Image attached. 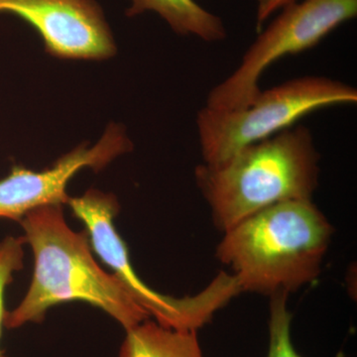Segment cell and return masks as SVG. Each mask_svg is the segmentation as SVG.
Segmentation results:
<instances>
[{
    "label": "cell",
    "mask_w": 357,
    "mask_h": 357,
    "mask_svg": "<svg viewBox=\"0 0 357 357\" xmlns=\"http://www.w3.org/2000/svg\"><path fill=\"white\" fill-rule=\"evenodd\" d=\"M119 357H204L197 332L142 321L126 330Z\"/></svg>",
    "instance_id": "cell-10"
},
{
    "label": "cell",
    "mask_w": 357,
    "mask_h": 357,
    "mask_svg": "<svg viewBox=\"0 0 357 357\" xmlns=\"http://www.w3.org/2000/svg\"><path fill=\"white\" fill-rule=\"evenodd\" d=\"M128 16L154 11L170 25L174 31L195 36L208 43L227 38V28L220 16L199 6L196 0H131Z\"/></svg>",
    "instance_id": "cell-9"
},
{
    "label": "cell",
    "mask_w": 357,
    "mask_h": 357,
    "mask_svg": "<svg viewBox=\"0 0 357 357\" xmlns=\"http://www.w3.org/2000/svg\"><path fill=\"white\" fill-rule=\"evenodd\" d=\"M24 238L6 237L0 243V335L4 319V291L13 281L14 272L20 271L23 266V244ZM0 357H4L0 351Z\"/></svg>",
    "instance_id": "cell-12"
},
{
    "label": "cell",
    "mask_w": 357,
    "mask_h": 357,
    "mask_svg": "<svg viewBox=\"0 0 357 357\" xmlns=\"http://www.w3.org/2000/svg\"><path fill=\"white\" fill-rule=\"evenodd\" d=\"M288 294L277 293L270 300L269 349L267 357H302L291 337L292 314L288 310Z\"/></svg>",
    "instance_id": "cell-11"
},
{
    "label": "cell",
    "mask_w": 357,
    "mask_h": 357,
    "mask_svg": "<svg viewBox=\"0 0 357 357\" xmlns=\"http://www.w3.org/2000/svg\"><path fill=\"white\" fill-rule=\"evenodd\" d=\"M296 0H256V29L259 32L274 13Z\"/></svg>",
    "instance_id": "cell-13"
},
{
    "label": "cell",
    "mask_w": 357,
    "mask_h": 357,
    "mask_svg": "<svg viewBox=\"0 0 357 357\" xmlns=\"http://www.w3.org/2000/svg\"><path fill=\"white\" fill-rule=\"evenodd\" d=\"M20 222L25 231L23 238L34 255V273L20 306L4 314L6 328L40 323L50 307L73 301L100 307L126 331L150 318L114 275L98 266L89 248L88 232L70 229L62 206L36 208Z\"/></svg>",
    "instance_id": "cell-1"
},
{
    "label": "cell",
    "mask_w": 357,
    "mask_h": 357,
    "mask_svg": "<svg viewBox=\"0 0 357 357\" xmlns=\"http://www.w3.org/2000/svg\"><path fill=\"white\" fill-rule=\"evenodd\" d=\"M333 234L312 199L284 202L223 232L215 256L241 292L289 295L318 278Z\"/></svg>",
    "instance_id": "cell-2"
},
{
    "label": "cell",
    "mask_w": 357,
    "mask_h": 357,
    "mask_svg": "<svg viewBox=\"0 0 357 357\" xmlns=\"http://www.w3.org/2000/svg\"><path fill=\"white\" fill-rule=\"evenodd\" d=\"M260 30L241 64L211 89L204 107L234 110L245 107L260 93L265 70L277 61L318 45L340 25L357 15V0H301L288 4Z\"/></svg>",
    "instance_id": "cell-6"
},
{
    "label": "cell",
    "mask_w": 357,
    "mask_h": 357,
    "mask_svg": "<svg viewBox=\"0 0 357 357\" xmlns=\"http://www.w3.org/2000/svg\"><path fill=\"white\" fill-rule=\"evenodd\" d=\"M131 141L124 129L112 124L93 147L79 145L41 172L14 166L0 180V218L20 220L30 211L46 206H62L70 201L67 185L84 168L102 170L119 155L130 151Z\"/></svg>",
    "instance_id": "cell-7"
},
{
    "label": "cell",
    "mask_w": 357,
    "mask_h": 357,
    "mask_svg": "<svg viewBox=\"0 0 357 357\" xmlns=\"http://www.w3.org/2000/svg\"><path fill=\"white\" fill-rule=\"evenodd\" d=\"M319 163L311 131L298 126L243 148L220 165H199L195 178L213 225L225 232L274 204L312 199Z\"/></svg>",
    "instance_id": "cell-3"
},
{
    "label": "cell",
    "mask_w": 357,
    "mask_h": 357,
    "mask_svg": "<svg viewBox=\"0 0 357 357\" xmlns=\"http://www.w3.org/2000/svg\"><path fill=\"white\" fill-rule=\"evenodd\" d=\"M68 204L86 225L89 241L98 257L112 268L115 278L131 299L159 325L198 332L241 293L236 277L225 272H220L202 292L192 297L174 298L156 292L141 280L131 265L128 246L115 229L114 220L119 204L112 194L89 190L79 198H70Z\"/></svg>",
    "instance_id": "cell-5"
},
{
    "label": "cell",
    "mask_w": 357,
    "mask_h": 357,
    "mask_svg": "<svg viewBox=\"0 0 357 357\" xmlns=\"http://www.w3.org/2000/svg\"><path fill=\"white\" fill-rule=\"evenodd\" d=\"M356 102L354 86L330 77L307 76L260 91L241 109L204 107L197 115L204 164L220 165L243 148L293 128L302 117L317 110Z\"/></svg>",
    "instance_id": "cell-4"
},
{
    "label": "cell",
    "mask_w": 357,
    "mask_h": 357,
    "mask_svg": "<svg viewBox=\"0 0 357 357\" xmlns=\"http://www.w3.org/2000/svg\"><path fill=\"white\" fill-rule=\"evenodd\" d=\"M0 11L16 14L31 24L46 51L55 57L105 60L116 52L95 0H0Z\"/></svg>",
    "instance_id": "cell-8"
}]
</instances>
